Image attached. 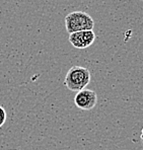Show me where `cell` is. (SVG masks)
Segmentation results:
<instances>
[{
	"instance_id": "1",
	"label": "cell",
	"mask_w": 143,
	"mask_h": 150,
	"mask_svg": "<svg viewBox=\"0 0 143 150\" xmlns=\"http://www.w3.org/2000/svg\"><path fill=\"white\" fill-rule=\"evenodd\" d=\"M91 71L81 66H73L67 72L64 85L71 91H79L84 89L91 82Z\"/></svg>"
},
{
	"instance_id": "2",
	"label": "cell",
	"mask_w": 143,
	"mask_h": 150,
	"mask_svg": "<svg viewBox=\"0 0 143 150\" xmlns=\"http://www.w3.org/2000/svg\"><path fill=\"white\" fill-rule=\"evenodd\" d=\"M65 26L68 34L81 32V30H93V18L86 12L73 11L66 15Z\"/></svg>"
},
{
	"instance_id": "3",
	"label": "cell",
	"mask_w": 143,
	"mask_h": 150,
	"mask_svg": "<svg viewBox=\"0 0 143 150\" xmlns=\"http://www.w3.org/2000/svg\"><path fill=\"white\" fill-rule=\"evenodd\" d=\"M98 103V96L96 91L91 89L79 90L74 98V103L81 111H91L96 105Z\"/></svg>"
},
{
	"instance_id": "4",
	"label": "cell",
	"mask_w": 143,
	"mask_h": 150,
	"mask_svg": "<svg viewBox=\"0 0 143 150\" xmlns=\"http://www.w3.org/2000/svg\"><path fill=\"white\" fill-rule=\"evenodd\" d=\"M96 41V34L93 30H81L69 34V42L74 48L79 50L86 49L91 47Z\"/></svg>"
},
{
	"instance_id": "5",
	"label": "cell",
	"mask_w": 143,
	"mask_h": 150,
	"mask_svg": "<svg viewBox=\"0 0 143 150\" xmlns=\"http://www.w3.org/2000/svg\"><path fill=\"white\" fill-rule=\"evenodd\" d=\"M6 118H7V116H6L5 110L3 109L2 105H0V128L4 125V123H5V121H6Z\"/></svg>"
}]
</instances>
